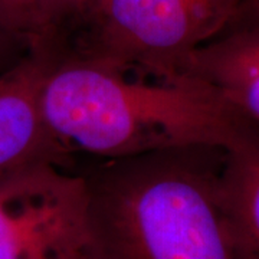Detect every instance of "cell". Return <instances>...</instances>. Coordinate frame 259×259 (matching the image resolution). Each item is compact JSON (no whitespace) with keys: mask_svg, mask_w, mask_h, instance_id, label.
<instances>
[{"mask_svg":"<svg viewBox=\"0 0 259 259\" xmlns=\"http://www.w3.org/2000/svg\"><path fill=\"white\" fill-rule=\"evenodd\" d=\"M44 115L66 157H131L179 148L226 150L249 124L190 74L118 71L76 56L56 58L42 94Z\"/></svg>","mask_w":259,"mask_h":259,"instance_id":"obj_1","label":"cell"},{"mask_svg":"<svg viewBox=\"0 0 259 259\" xmlns=\"http://www.w3.org/2000/svg\"><path fill=\"white\" fill-rule=\"evenodd\" d=\"M0 28L29 52L58 56L78 29L75 0H0Z\"/></svg>","mask_w":259,"mask_h":259,"instance_id":"obj_8","label":"cell"},{"mask_svg":"<svg viewBox=\"0 0 259 259\" xmlns=\"http://www.w3.org/2000/svg\"><path fill=\"white\" fill-rule=\"evenodd\" d=\"M75 2H76V10H78V29L75 33V36H76L81 32V29L85 26V23L88 22V19L91 18L94 10L97 9V6L100 5L101 0H75ZM75 36L72 37V40L75 39Z\"/></svg>","mask_w":259,"mask_h":259,"instance_id":"obj_11","label":"cell"},{"mask_svg":"<svg viewBox=\"0 0 259 259\" xmlns=\"http://www.w3.org/2000/svg\"><path fill=\"white\" fill-rule=\"evenodd\" d=\"M233 23L259 25V0H243L241 9L238 12V16L233 20Z\"/></svg>","mask_w":259,"mask_h":259,"instance_id":"obj_10","label":"cell"},{"mask_svg":"<svg viewBox=\"0 0 259 259\" xmlns=\"http://www.w3.org/2000/svg\"><path fill=\"white\" fill-rule=\"evenodd\" d=\"M69 259H104V258H102L101 253L95 249V246H94L93 242H91V239H90V241L83 245L81 249L78 250V252H75L74 255H72Z\"/></svg>","mask_w":259,"mask_h":259,"instance_id":"obj_12","label":"cell"},{"mask_svg":"<svg viewBox=\"0 0 259 259\" xmlns=\"http://www.w3.org/2000/svg\"><path fill=\"white\" fill-rule=\"evenodd\" d=\"M243 0H101L64 56L158 78L233 23Z\"/></svg>","mask_w":259,"mask_h":259,"instance_id":"obj_3","label":"cell"},{"mask_svg":"<svg viewBox=\"0 0 259 259\" xmlns=\"http://www.w3.org/2000/svg\"><path fill=\"white\" fill-rule=\"evenodd\" d=\"M185 74L200 78L232 111L259 127V25H231L190 56Z\"/></svg>","mask_w":259,"mask_h":259,"instance_id":"obj_6","label":"cell"},{"mask_svg":"<svg viewBox=\"0 0 259 259\" xmlns=\"http://www.w3.org/2000/svg\"><path fill=\"white\" fill-rule=\"evenodd\" d=\"M55 58L29 52L0 72V182L42 161L71 166L48 128L42 94Z\"/></svg>","mask_w":259,"mask_h":259,"instance_id":"obj_5","label":"cell"},{"mask_svg":"<svg viewBox=\"0 0 259 259\" xmlns=\"http://www.w3.org/2000/svg\"><path fill=\"white\" fill-rule=\"evenodd\" d=\"M29 51L19 40L0 28V72L9 69L26 56Z\"/></svg>","mask_w":259,"mask_h":259,"instance_id":"obj_9","label":"cell"},{"mask_svg":"<svg viewBox=\"0 0 259 259\" xmlns=\"http://www.w3.org/2000/svg\"><path fill=\"white\" fill-rule=\"evenodd\" d=\"M221 148L98 160L81 171L90 239L104 259H232L218 197Z\"/></svg>","mask_w":259,"mask_h":259,"instance_id":"obj_2","label":"cell"},{"mask_svg":"<svg viewBox=\"0 0 259 259\" xmlns=\"http://www.w3.org/2000/svg\"><path fill=\"white\" fill-rule=\"evenodd\" d=\"M88 241L81 171L42 161L0 182V259H69Z\"/></svg>","mask_w":259,"mask_h":259,"instance_id":"obj_4","label":"cell"},{"mask_svg":"<svg viewBox=\"0 0 259 259\" xmlns=\"http://www.w3.org/2000/svg\"><path fill=\"white\" fill-rule=\"evenodd\" d=\"M218 197L232 259H259V127L248 124L223 150Z\"/></svg>","mask_w":259,"mask_h":259,"instance_id":"obj_7","label":"cell"}]
</instances>
